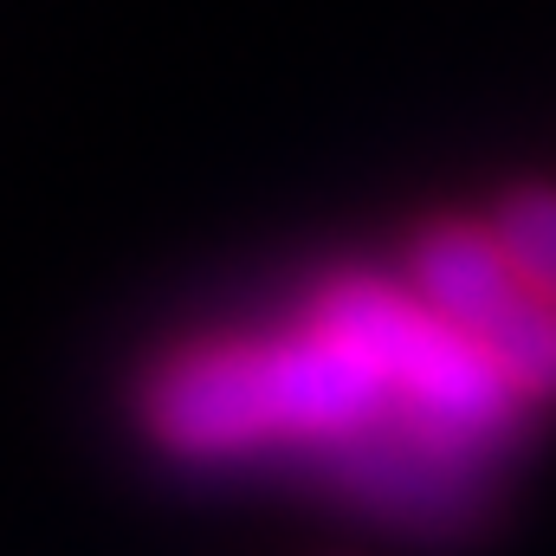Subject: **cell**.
Segmentation results:
<instances>
[{"mask_svg": "<svg viewBox=\"0 0 556 556\" xmlns=\"http://www.w3.org/2000/svg\"><path fill=\"white\" fill-rule=\"evenodd\" d=\"M317 324L330 337H343L356 356H369V369L389 382V389H408L420 402V415L459 420V427H485L505 408V382L492 376V363L459 337L446 330L427 304L395 298L389 285H369V278H350L324 298Z\"/></svg>", "mask_w": 556, "mask_h": 556, "instance_id": "cell-1", "label": "cell"}, {"mask_svg": "<svg viewBox=\"0 0 556 556\" xmlns=\"http://www.w3.org/2000/svg\"><path fill=\"white\" fill-rule=\"evenodd\" d=\"M149 427L162 433V446H175L188 459H220V453L278 440L266 343L181 356L149 389Z\"/></svg>", "mask_w": 556, "mask_h": 556, "instance_id": "cell-2", "label": "cell"}, {"mask_svg": "<svg viewBox=\"0 0 556 556\" xmlns=\"http://www.w3.org/2000/svg\"><path fill=\"white\" fill-rule=\"evenodd\" d=\"M415 291H420V304H427L446 330H459L472 350H479L511 311L531 304V291L518 285L505 247H498L492 233H479V227H433V233H420Z\"/></svg>", "mask_w": 556, "mask_h": 556, "instance_id": "cell-3", "label": "cell"}, {"mask_svg": "<svg viewBox=\"0 0 556 556\" xmlns=\"http://www.w3.org/2000/svg\"><path fill=\"white\" fill-rule=\"evenodd\" d=\"M492 240L505 247V260H511L518 285H525L538 304H551L556 311V194L551 188H525V194H511V201L498 207Z\"/></svg>", "mask_w": 556, "mask_h": 556, "instance_id": "cell-4", "label": "cell"}, {"mask_svg": "<svg viewBox=\"0 0 556 556\" xmlns=\"http://www.w3.org/2000/svg\"><path fill=\"white\" fill-rule=\"evenodd\" d=\"M479 356L492 363V376L505 389H518V395H556V311L531 298L525 311H511L479 343Z\"/></svg>", "mask_w": 556, "mask_h": 556, "instance_id": "cell-5", "label": "cell"}]
</instances>
